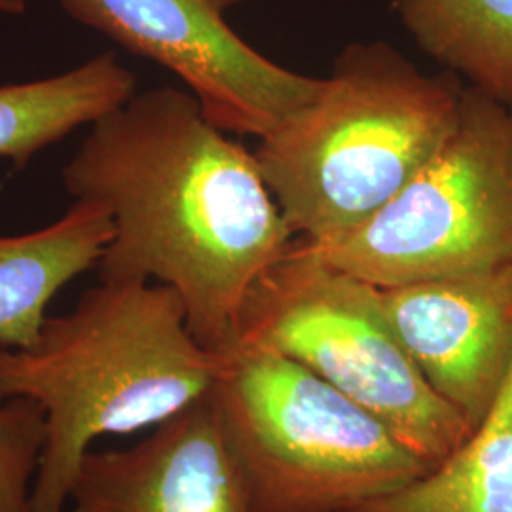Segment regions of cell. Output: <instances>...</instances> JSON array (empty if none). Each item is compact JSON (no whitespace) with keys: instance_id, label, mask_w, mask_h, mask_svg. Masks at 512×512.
I'll use <instances>...</instances> for the list:
<instances>
[{"instance_id":"1","label":"cell","mask_w":512,"mask_h":512,"mask_svg":"<svg viewBox=\"0 0 512 512\" xmlns=\"http://www.w3.org/2000/svg\"><path fill=\"white\" fill-rule=\"evenodd\" d=\"M63 184L112 220L99 279L175 289L188 329L215 355L234 348L251 287L293 245L255 152L177 88L135 93L99 118Z\"/></svg>"},{"instance_id":"2","label":"cell","mask_w":512,"mask_h":512,"mask_svg":"<svg viewBox=\"0 0 512 512\" xmlns=\"http://www.w3.org/2000/svg\"><path fill=\"white\" fill-rule=\"evenodd\" d=\"M219 370L179 293L152 281L99 279L69 313L48 315L33 348H0V399H29L46 416L37 512H65L95 440L175 418L209 395Z\"/></svg>"},{"instance_id":"3","label":"cell","mask_w":512,"mask_h":512,"mask_svg":"<svg viewBox=\"0 0 512 512\" xmlns=\"http://www.w3.org/2000/svg\"><path fill=\"white\" fill-rule=\"evenodd\" d=\"M465 84L389 42H353L255 158L294 239L336 243L401 194L454 128Z\"/></svg>"},{"instance_id":"4","label":"cell","mask_w":512,"mask_h":512,"mask_svg":"<svg viewBox=\"0 0 512 512\" xmlns=\"http://www.w3.org/2000/svg\"><path fill=\"white\" fill-rule=\"evenodd\" d=\"M251 512H344L427 473L393 431L293 359L249 342L211 389Z\"/></svg>"},{"instance_id":"5","label":"cell","mask_w":512,"mask_h":512,"mask_svg":"<svg viewBox=\"0 0 512 512\" xmlns=\"http://www.w3.org/2000/svg\"><path fill=\"white\" fill-rule=\"evenodd\" d=\"M236 342L308 368L431 467L473 433L410 359L385 313L382 289L332 266L302 239L256 279L239 313Z\"/></svg>"},{"instance_id":"6","label":"cell","mask_w":512,"mask_h":512,"mask_svg":"<svg viewBox=\"0 0 512 512\" xmlns=\"http://www.w3.org/2000/svg\"><path fill=\"white\" fill-rule=\"evenodd\" d=\"M308 247L378 289L512 266V105L465 86L454 128L401 194Z\"/></svg>"},{"instance_id":"7","label":"cell","mask_w":512,"mask_h":512,"mask_svg":"<svg viewBox=\"0 0 512 512\" xmlns=\"http://www.w3.org/2000/svg\"><path fill=\"white\" fill-rule=\"evenodd\" d=\"M74 21L177 74L205 118L262 139L308 103L321 78L281 67L245 42L213 0H55Z\"/></svg>"},{"instance_id":"8","label":"cell","mask_w":512,"mask_h":512,"mask_svg":"<svg viewBox=\"0 0 512 512\" xmlns=\"http://www.w3.org/2000/svg\"><path fill=\"white\" fill-rule=\"evenodd\" d=\"M382 300L425 382L475 431L512 370V266L382 289Z\"/></svg>"},{"instance_id":"9","label":"cell","mask_w":512,"mask_h":512,"mask_svg":"<svg viewBox=\"0 0 512 512\" xmlns=\"http://www.w3.org/2000/svg\"><path fill=\"white\" fill-rule=\"evenodd\" d=\"M71 512H251L211 391L126 450H90Z\"/></svg>"},{"instance_id":"10","label":"cell","mask_w":512,"mask_h":512,"mask_svg":"<svg viewBox=\"0 0 512 512\" xmlns=\"http://www.w3.org/2000/svg\"><path fill=\"white\" fill-rule=\"evenodd\" d=\"M110 238L109 213L82 200L40 230L0 236V348H33L55 294L99 264Z\"/></svg>"},{"instance_id":"11","label":"cell","mask_w":512,"mask_h":512,"mask_svg":"<svg viewBox=\"0 0 512 512\" xmlns=\"http://www.w3.org/2000/svg\"><path fill=\"white\" fill-rule=\"evenodd\" d=\"M137 93V76L116 54H99L48 78L0 86V158L18 169L44 148L92 126Z\"/></svg>"},{"instance_id":"12","label":"cell","mask_w":512,"mask_h":512,"mask_svg":"<svg viewBox=\"0 0 512 512\" xmlns=\"http://www.w3.org/2000/svg\"><path fill=\"white\" fill-rule=\"evenodd\" d=\"M344 512H512V370L490 416L450 458Z\"/></svg>"},{"instance_id":"13","label":"cell","mask_w":512,"mask_h":512,"mask_svg":"<svg viewBox=\"0 0 512 512\" xmlns=\"http://www.w3.org/2000/svg\"><path fill=\"white\" fill-rule=\"evenodd\" d=\"M397 12L423 54L512 105V0H397Z\"/></svg>"},{"instance_id":"14","label":"cell","mask_w":512,"mask_h":512,"mask_svg":"<svg viewBox=\"0 0 512 512\" xmlns=\"http://www.w3.org/2000/svg\"><path fill=\"white\" fill-rule=\"evenodd\" d=\"M46 444V416L37 403L0 399V512H37L33 488Z\"/></svg>"},{"instance_id":"15","label":"cell","mask_w":512,"mask_h":512,"mask_svg":"<svg viewBox=\"0 0 512 512\" xmlns=\"http://www.w3.org/2000/svg\"><path fill=\"white\" fill-rule=\"evenodd\" d=\"M27 10L25 0H0V14L2 16H21Z\"/></svg>"},{"instance_id":"16","label":"cell","mask_w":512,"mask_h":512,"mask_svg":"<svg viewBox=\"0 0 512 512\" xmlns=\"http://www.w3.org/2000/svg\"><path fill=\"white\" fill-rule=\"evenodd\" d=\"M217 6H220L224 12L228 10V8H234V6H238L241 2H245V0H213Z\"/></svg>"}]
</instances>
